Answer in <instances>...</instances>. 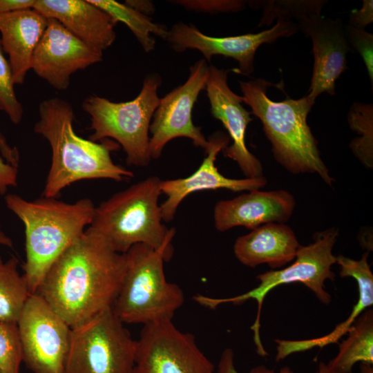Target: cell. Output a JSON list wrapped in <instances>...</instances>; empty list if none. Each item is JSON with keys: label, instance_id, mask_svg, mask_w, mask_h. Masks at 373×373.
Segmentation results:
<instances>
[{"label": "cell", "instance_id": "obj_33", "mask_svg": "<svg viewBox=\"0 0 373 373\" xmlns=\"http://www.w3.org/2000/svg\"><path fill=\"white\" fill-rule=\"evenodd\" d=\"M373 21V1L363 0V6L359 10H352L350 15L349 25L360 29Z\"/></svg>", "mask_w": 373, "mask_h": 373}, {"label": "cell", "instance_id": "obj_23", "mask_svg": "<svg viewBox=\"0 0 373 373\" xmlns=\"http://www.w3.org/2000/svg\"><path fill=\"white\" fill-rule=\"evenodd\" d=\"M339 343L337 355L327 364L334 373H351L357 362L373 364V312L367 309L348 329Z\"/></svg>", "mask_w": 373, "mask_h": 373}, {"label": "cell", "instance_id": "obj_32", "mask_svg": "<svg viewBox=\"0 0 373 373\" xmlns=\"http://www.w3.org/2000/svg\"><path fill=\"white\" fill-rule=\"evenodd\" d=\"M289 367L280 369L279 373H289ZM218 373H238L234 365V353L231 348H226L222 352L218 365ZM249 373H275L272 369L265 365H258L251 369Z\"/></svg>", "mask_w": 373, "mask_h": 373}, {"label": "cell", "instance_id": "obj_26", "mask_svg": "<svg viewBox=\"0 0 373 373\" xmlns=\"http://www.w3.org/2000/svg\"><path fill=\"white\" fill-rule=\"evenodd\" d=\"M347 122L358 137L353 139L350 148L356 158L367 169L373 168V106L354 102L347 113Z\"/></svg>", "mask_w": 373, "mask_h": 373}, {"label": "cell", "instance_id": "obj_38", "mask_svg": "<svg viewBox=\"0 0 373 373\" xmlns=\"http://www.w3.org/2000/svg\"><path fill=\"white\" fill-rule=\"evenodd\" d=\"M0 245L6 246L8 247H12L13 243L11 238L8 236L1 229L0 225Z\"/></svg>", "mask_w": 373, "mask_h": 373}, {"label": "cell", "instance_id": "obj_13", "mask_svg": "<svg viewBox=\"0 0 373 373\" xmlns=\"http://www.w3.org/2000/svg\"><path fill=\"white\" fill-rule=\"evenodd\" d=\"M298 31L296 22L278 20L270 29L258 33L217 37L202 33L193 24L179 22L169 30L166 41L177 52L187 49L199 50L207 61L213 55L233 58L238 63L236 72L249 76L254 71L255 54L262 44L289 37Z\"/></svg>", "mask_w": 373, "mask_h": 373}, {"label": "cell", "instance_id": "obj_19", "mask_svg": "<svg viewBox=\"0 0 373 373\" xmlns=\"http://www.w3.org/2000/svg\"><path fill=\"white\" fill-rule=\"evenodd\" d=\"M32 8L46 18L57 20L100 54L116 39L117 23L89 0H35Z\"/></svg>", "mask_w": 373, "mask_h": 373}, {"label": "cell", "instance_id": "obj_30", "mask_svg": "<svg viewBox=\"0 0 373 373\" xmlns=\"http://www.w3.org/2000/svg\"><path fill=\"white\" fill-rule=\"evenodd\" d=\"M345 32L350 48L361 56L367 68L371 87H373V35L364 29L350 25L345 26Z\"/></svg>", "mask_w": 373, "mask_h": 373}, {"label": "cell", "instance_id": "obj_39", "mask_svg": "<svg viewBox=\"0 0 373 373\" xmlns=\"http://www.w3.org/2000/svg\"><path fill=\"white\" fill-rule=\"evenodd\" d=\"M289 373H294L292 370ZM316 373H334L327 367V364L323 362H320L318 364V369Z\"/></svg>", "mask_w": 373, "mask_h": 373}, {"label": "cell", "instance_id": "obj_20", "mask_svg": "<svg viewBox=\"0 0 373 373\" xmlns=\"http://www.w3.org/2000/svg\"><path fill=\"white\" fill-rule=\"evenodd\" d=\"M48 19L33 8L0 14V41L9 57L15 84H22Z\"/></svg>", "mask_w": 373, "mask_h": 373}, {"label": "cell", "instance_id": "obj_37", "mask_svg": "<svg viewBox=\"0 0 373 373\" xmlns=\"http://www.w3.org/2000/svg\"><path fill=\"white\" fill-rule=\"evenodd\" d=\"M138 12L149 17L155 12V7L151 1L145 0H126L124 3Z\"/></svg>", "mask_w": 373, "mask_h": 373}, {"label": "cell", "instance_id": "obj_14", "mask_svg": "<svg viewBox=\"0 0 373 373\" xmlns=\"http://www.w3.org/2000/svg\"><path fill=\"white\" fill-rule=\"evenodd\" d=\"M47 26L32 55L31 69L52 87L66 90L71 75L102 60L60 22L47 18Z\"/></svg>", "mask_w": 373, "mask_h": 373}, {"label": "cell", "instance_id": "obj_22", "mask_svg": "<svg viewBox=\"0 0 373 373\" xmlns=\"http://www.w3.org/2000/svg\"><path fill=\"white\" fill-rule=\"evenodd\" d=\"M368 254V252L364 253L358 260L343 255L336 256V263L340 266V276L352 277L358 284V300L349 317L324 336L298 341L279 340L277 350L280 357L286 358L291 354L337 343L341 336L347 334L361 314L372 306L373 274L367 262Z\"/></svg>", "mask_w": 373, "mask_h": 373}, {"label": "cell", "instance_id": "obj_5", "mask_svg": "<svg viewBox=\"0 0 373 373\" xmlns=\"http://www.w3.org/2000/svg\"><path fill=\"white\" fill-rule=\"evenodd\" d=\"M161 182L151 176L115 193L95 207L89 227L120 254L137 244L155 249L172 247L175 230L162 224L158 203Z\"/></svg>", "mask_w": 373, "mask_h": 373}, {"label": "cell", "instance_id": "obj_21", "mask_svg": "<svg viewBox=\"0 0 373 373\" xmlns=\"http://www.w3.org/2000/svg\"><path fill=\"white\" fill-rule=\"evenodd\" d=\"M300 245L290 227L284 223H268L237 238L233 252L245 266L267 264L278 269L295 259Z\"/></svg>", "mask_w": 373, "mask_h": 373}, {"label": "cell", "instance_id": "obj_31", "mask_svg": "<svg viewBox=\"0 0 373 373\" xmlns=\"http://www.w3.org/2000/svg\"><path fill=\"white\" fill-rule=\"evenodd\" d=\"M185 9L206 13L238 12L245 7V1L238 0H178L172 1Z\"/></svg>", "mask_w": 373, "mask_h": 373}, {"label": "cell", "instance_id": "obj_40", "mask_svg": "<svg viewBox=\"0 0 373 373\" xmlns=\"http://www.w3.org/2000/svg\"><path fill=\"white\" fill-rule=\"evenodd\" d=\"M372 364L363 363L361 365L362 373H372Z\"/></svg>", "mask_w": 373, "mask_h": 373}, {"label": "cell", "instance_id": "obj_12", "mask_svg": "<svg viewBox=\"0 0 373 373\" xmlns=\"http://www.w3.org/2000/svg\"><path fill=\"white\" fill-rule=\"evenodd\" d=\"M209 65L204 59L190 67L187 80L162 98L155 109L149 132L151 159H158L166 144L177 137H186L206 151L209 142L192 120V111L200 93L205 89Z\"/></svg>", "mask_w": 373, "mask_h": 373}, {"label": "cell", "instance_id": "obj_7", "mask_svg": "<svg viewBox=\"0 0 373 373\" xmlns=\"http://www.w3.org/2000/svg\"><path fill=\"white\" fill-rule=\"evenodd\" d=\"M336 227L317 231L313 235V242L308 245H300L294 262L288 267L271 270L259 274V285L251 290L238 296L216 298L197 294L194 300L207 308L214 309L224 303L242 304L253 299L257 303L258 310L256 320L251 329L254 332V341L258 354L266 356L260 336V313L263 301L267 295L274 288L285 284L300 283L309 288L323 304L331 302V296L325 289L326 280H334L335 274L332 267L336 263V256L332 250L338 237Z\"/></svg>", "mask_w": 373, "mask_h": 373}, {"label": "cell", "instance_id": "obj_2", "mask_svg": "<svg viewBox=\"0 0 373 373\" xmlns=\"http://www.w3.org/2000/svg\"><path fill=\"white\" fill-rule=\"evenodd\" d=\"M75 114L65 99L51 97L40 102L34 131L48 142L51 164L43 196L55 198L62 189L83 180L110 179L120 182L133 173L113 162L115 143L85 140L73 128Z\"/></svg>", "mask_w": 373, "mask_h": 373}, {"label": "cell", "instance_id": "obj_1", "mask_svg": "<svg viewBox=\"0 0 373 373\" xmlns=\"http://www.w3.org/2000/svg\"><path fill=\"white\" fill-rule=\"evenodd\" d=\"M125 269V254L88 227L51 265L36 293L73 328L113 308Z\"/></svg>", "mask_w": 373, "mask_h": 373}, {"label": "cell", "instance_id": "obj_4", "mask_svg": "<svg viewBox=\"0 0 373 373\" xmlns=\"http://www.w3.org/2000/svg\"><path fill=\"white\" fill-rule=\"evenodd\" d=\"M271 85L261 78L240 82L242 102L262 122L275 160L291 173H316L332 186L335 180L321 157L318 141L307 122L314 104L307 96L273 101L267 95Z\"/></svg>", "mask_w": 373, "mask_h": 373}, {"label": "cell", "instance_id": "obj_25", "mask_svg": "<svg viewBox=\"0 0 373 373\" xmlns=\"http://www.w3.org/2000/svg\"><path fill=\"white\" fill-rule=\"evenodd\" d=\"M92 3L108 13L113 19L125 23L133 32L146 52L155 48V40L153 35L166 40L169 30L162 24L144 15L124 3L115 0H89Z\"/></svg>", "mask_w": 373, "mask_h": 373}, {"label": "cell", "instance_id": "obj_24", "mask_svg": "<svg viewBox=\"0 0 373 373\" xmlns=\"http://www.w3.org/2000/svg\"><path fill=\"white\" fill-rule=\"evenodd\" d=\"M15 256L4 261L0 256V321L17 323L32 294L23 275L18 271Z\"/></svg>", "mask_w": 373, "mask_h": 373}, {"label": "cell", "instance_id": "obj_15", "mask_svg": "<svg viewBox=\"0 0 373 373\" xmlns=\"http://www.w3.org/2000/svg\"><path fill=\"white\" fill-rule=\"evenodd\" d=\"M231 71L235 69H220L209 65L205 88L212 116L222 122L232 141L222 152L238 164L246 178L262 177V164L245 143L246 129L253 119L251 113L243 107L242 96L229 87L227 77Z\"/></svg>", "mask_w": 373, "mask_h": 373}, {"label": "cell", "instance_id": "obj_17", "mask_svg": "<svg viewBox=\"0 0 373 373\" xmlns=\"http://www.w3.org/2000/svg\"><path fill=\"white\" fill-rule=\"evenodd\" d=\"M229 137L222 132L217 131L208 140L204 160L197 170L184 178L161 182V191L166 199L160 206L162 220L171 221L182 201L189 194L197 191L225 189L233 192L250 191L264 187L267 182L265 176L229 178L221 174L216 166L218 154L228 146Z\"/></svg>", "mask_w": 373, "mask_h": 373}, {"label": "cell", "instance_id": "obj_34", "mask_svg": "<svg viewBox=\"0 0 373 373\" xmlns=\"http://www.w3.org/2000/svg\"><path fill=\"white\" fill-rule=\"evenodd\" d=\"M18 167L7 162L0 157V194L3 195L10 186L17 185Z\"/></svg>", "mask_w": 373, "mask_h": 373}, {"label": "cell", "instance_id": "obj_27", "mask_svg": "<svg viewBox=\"0 0 373 373\" xmlns=\"http://www.w3.org/2000/svg\"><path fill=\"white\" fill-rule=\"evenodd\" d=\"M327 1L323 0H269L255 1L254 7L261 8L262 15L258 27L269 26L275 19L296 20V23L306 17L321 15ZM295 22V21H294Z\"/></svg>", "mask_w": 373, "mask_h": 373}, {"label": "cell", "instance_id": "obj_29", "mask_svg": "<svg viewBox=\"0 0 373 373\" xmlns=\"http://www.w3.org/2000/svg\"><path fill=\"white\" fill-rule=\"evenodd\" d=\"M15 85L11 66L0 41V111L5 112L13 124H19L23 110L15 94Z\"/></svg>", "mask_w": 373, "mask_h": 373}, {"label": "cell", "instance_id": "obj_10", "mask_svg": "<svg viewBox=\"0 0 373 373\" xmlns=\"http://www.w3.org/2000/svg\"><path fill=\"white\" fill-rule=\"evenodd\" d=\"M23 361L33 373H64L71 327L38 294H32L17 321Z\"/></svg>", "mask_w": 373, "mask_h": 373}, {"label": "cell", "instance_id": "obj_16", "mask_svg": "<svg viewBox=\"0 0 373 373\" xmlns=\"http://www.w3.org/2000/svg\"><path fill=\"white\" fill-rule=\"evenodd\" d=\"M312 41L314 67L307 98L314 104L317 97L335 94L336 82L347 68L346 55L350 50L345 26L340 19L325 18L321 15L306 17L298 23Z\"/></svg>", "mask_w": 373, "mask_h": 373}, {"label": "cell", "instance_id": "obj_8", "mask_svg": "<svg viewBox=\"0 0 373 373\" xmlns=\"http://www.w3.org/2000/svg\"><path fill=\"white\" fill-rule=\"evenodd\" d=\"M162 78L157 73L146 76L138 95L128 102H114L91 95L86 97L82 108L90 117L93 142L112 138L126 153L128 165L146 166L151 160L149 128L160 98L157 88Z\"/></svg>", "mask_w": 373, "mask_h": 373}, {"label": "cell", "instance_id": "obj_9", "mask_svg": "<svg viewBox=\"0 0 373 373\" xmlns=\"http://www.w3.org/2000/svg\"><path fill=\"white\" fill-rule=\"evenodd\" d=\"M108 309L71 328L64 373H133L136 341Z\"/></svg>", "mask_w": 373, "mask_h": 373}, {"label": "cell", "instance_id": "obj_3", "mask_svg": "<svg viewBox=\"0 0 373 373\" xmlns=\"http://www.w3.org/2000/svg\"><path fill=\"white\" fill-rule=\"evenodd\" d=\"M5 202L25 227L23 275L35 294L51 265L91 224L95 207L89 198L74 203L44 197L28 201L15 194L7 195Z\"/></svg>", "mask_w": 373, "mask_h": 373}, {"label": "cell", "instance_id": "obj_11", "mask_svg": "<svg viewBox=\"0 0 373 373\" xmlns=\"http://www.w3.org/2000/svg\"><path fill=\"white\" fill-rule=\"evenodd\" d=\"M211 361L200 350L195 337L172 323L143 325L136 341L133 373H213Z\"/></svg>", "mask_w": 373, "mask_h": 373}, {"label": "cell", "instance_id": "obj_35", "mask_svg": "<svg viewBox=\"0 0 373 373\" xmlns=\"http://www.w3.org/2000/svg\"><path fill=\"white\" fill-rule=\"evenodd\" d=\"M35 0H0V14L32 8Z\"/></svg>", "mask_w": 373, "mask_h": 373}, {"label": "cell", "instance_id": "obj_36", "mask_svg": "<svg viewBox=\"0 0 373 373\" xmlns=\"http://www.w3.org/2000/svg\"><path fill=\"white\" fill-rule=\"evenodd\" d=\"M0 152L2 157L10 164L18 167L19 162V153L17 149L9 145L0 132Z\"/></svg>", "mask_w": 373, "mask_h": 373}, {"label": "cell", "instance_id": "obj_28", "mask_svg": "<svg viewBox=\"0 0 373 373\" xmlns=\"http://www.w3.org/2000/svg\"><path fill=\"white\" fill-rule=\"evenodd\" d=\"M22 362L17 323L0 321V373H19Z\"/></svg>", "mask_w": 373, "mask_h": 373}, {"label": "cell", "instance_id": "obj_18", "mask_svg": "<svg viewBox=\"0 0 373 373\" xmlns=\"http://www.w3.org/2000/svg\"><path fill=\"white\" fill-rule=\"evenodd\" d=\"M296 200L285 190L250 191L233 199L218 201L213 209L218 231L235 227L253 230L268 223H285L293 214Z\"/></svg>", "mask_w": 373, "mask_h": 373}, {"label": "cell", "instance_id": "obj_6", "mask_svg": "<svg viewBox=\"0 0 373 373\" xmlns=\"http://www.w3.org/2000/svg\"><path fill=\"white\" fill-rule=\"evenodd\" d=\"M172 254L173 247L155 249L144 244L125 253L126 269L112 308L122 322L144 325L172 321L184 300L181 288L164 275V262Z\"/></svg>", "mask_w": 373, "mask_h": 373}]
</instances>
